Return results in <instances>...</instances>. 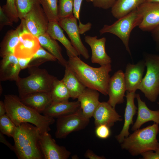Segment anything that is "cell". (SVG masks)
Returning a JSON list of instances; mask_svg holds the SVG:
<instances>
[{
  "mask_svg": "<svg viewBox=\"0 0 159 159\" xmlns=\"http://www.w3.org/2000/svg\"><path fill=\"white\" fill-rule=\"evenodd\" d=\"M4 101L6 114L16 126L27 122L37 127L42 133L51 130L50 126L55 122L54 118L41 115L23 103L19 97L13 95H5Z\"/></svg>",
  "mask_w": 159,
  "mask_h": 159,
  "instance_id": "cell-1",
  "label": "cell"
},
{
  "mask_svg": "<svg viewBox=\"0 0 159 159\" xmlns=\"http://www.w3.org/2000/svg\"><path fill=\"white\" fill-rule=\"evenodd\" d=\"M67 64L86 87L96 90L105 95H108L109 73L112 71L110 64L94 67L75 56L69 57Z\"/></svg>",
  "mask_w": 159,
  "mask_h": 159,
  "instance_id": "cell-2",
  "label": "cell"
},
{
  "mask_svg": "<svg viewBox=\"0 0 159 159\" xmlns=\"http://www.w3.org/2000/svg\"><path fill=\"white\" fill-rule=\"evenodd\" d=\"M41 134L37 127L29 123L16 126L13 138L14 152L18 159H44L39 144Z\"/></svg>",
  "mask_w": 159,
  "mask_h": 159,
  "instance_id": "cell-3",
  "label": "cell"
},
{
  "mask_svg": "<svg viewBox=\"0 0 159 159\" xmlns=\"http://www.w3.org/2000/svg\"><path fill=\"white\" fill-rule=\"evenodd\" d=\"M159 132L158 125L154 123L142 129H139L126 138L121 143L122 149L136 156L148 151H155L159 143L157 136Z\"/></svg>",
  "mask_w": 159,
  "mask_h": 159,
  "instance_id": "cell-4",
  "label": "cell"
},
{
  "mask_svg": "<svg viewBox=\"0 0 159 159\" xmlns=\"http://www.w3.org/2000/svg\"><path fill=\"white\" fill-rule=\"evenodd\" d=\"M27 68L29 75L25 78L20 77L16 82L19 98L34 93L50 92L56 77L49 74L45 69L38 67H30Z\"/></svg>",
  "mask_w": 159,
  "mask_h": 159,
  "instance_id": "cell-5",
  "label": "cell"
},
{
  "mask_svg": "<svg viewBox=\"0 0 159 159\" xmlns=\"http://www.w3.org/2000/svg\"><path fill=\"white\" fill-rule=\"evenodd\" d=\"M117 19L112 24L105 25L100 30V34L110 33L117 36L121 40L131 55L129 45L130 34L133 29L141 23L142 15L137 9Z\"/></svg>",
  "mask_w": 159,
  "mask_h": 159,
  "instance_id": "cell-6",
  "label": "cell"
},
{
  "mask_svg": "<svg viewBox=\"0 0 159 159\" xmlns=\"http://www.w3.org/2000/svg\"><path fill=\"white\" fill-rule=\"evenodd\" d=\"M145 61L146 72L138 89L148 100L154 102L159 95V55L147 54Z\"/></svg>",
  "mask_w": 159,
  "mask_h": 159,
  "instance_id": "cell-7",
  "label": "cell"
},
{
  "mask_svg": "<svg viewBox=\"0 0 159 159\" xmlns=\"http://www.w3.org/2000/svg\"><path fill=\"white\" fill-rule=\"evenodd\" d=\"M90 119L83 114L80 108L74 113L57 118L55 136L58 139L65 138L71 133L85 128Z\"/></svg>",
  "mask_w": 159,
  "mask_h": 159,
  "instance_id": "cell-8",
  "label": "cell"
},
{
  "mask_svg": "<svg viewBox=\"0 0 159 159\" xmlns=\"http://www.w3.org/2000/svg\"><path fill=\"white\" fill-rule=\"evenodd\" d=\"M21 20L23 27L37 37L46 32L49 22L40 4L33 7Z\"/></svg>",
  "mask_w": 159,
  "mask_h": 159,
  "instance_id": "cell-9",
  "label": "cell"
},
{
  "mask_svg": "<svg viewBox=\"0 0 159 159\" xmlns=\"http://www.w3.org/2000/svg\"><path fill=\"white\" fill-rule=\"evenodd\" d=\"M58 22L68 35L72 44L80 55H81L85 59H88L90 56L87 49L81 40L80 35L81 33L76 18L73 15L60 19Z\"/></svg>",
  "mask_w": 159,
  "mask_h": 159,
  "instance_id": "cell-10",
  "label": "cell"
},
{
  "mask_svg": "<svg viewBox=\"0 0 159 159\" xmlns=\"http://www.w3.org/2000/svg\"><path fill=\"white\" fill-rule=\"evenodd\" d=\"M39 144L44 159H67L71 154L65 147L57 145L48 132L41 134Z\"/></svg>",
  "mask_w": 159,
  "mask_h": 159,
  "instance_id": "cell-11",
  "label": "cell"
},
{
  "mask_svg": "<svg viewBox=\"0 0 159 159\" xmlns=\"http://www.w3.org/2000/svg\"><path fill=\"white\" fill-rule=\"evenodd\" d=\"M40 46L37 37L23 27L19 35V41L15 48L14 54L17 58L32 57Z\"/></svg>",
  "mask_w": 159,
  "mask_h": 159,
  "instance_id": "cell-12",
  "label": "cell"
},
{
  "mask_svg": "<svg viewBox=\"0 0 159 159\" xmlns=\"http://www.w3.org/2000/svg\"><path fill=\"white\" fill-rule=\"evenodd\" d=\"M126 91L124 73L119 70L110 77L108 89L109 99L107 102L115 108L117 104L123 102Z\"/></svg>",
  "mask_w": 159,
  "mask_h": 159,
  "instance_id": "cell-13",
  "label": "cell"
},
{
  "mask_svg": "<svg viewBox=\"0 0 159 159\" xmlns=\"http://www.w3.org/2000/svg\"><path fill=\"white\" fill-rule=\"evenodd\" d=\"M137 9L142 16L138 26L141 30L151 32L159 25V3L145 2Z\"/></svg>",
  "mask_w": 159,
  "mask_h": 159,
  "instance_id": "cell-14",
  "label": "cell"
},
{
  "mask_svg": "<svg viewBox=\"0 0 159 159\" xmlns=\"http://www.w3.org/2000/svg\"><path fill=\"white\" fill-rule=\"evenodd\" d=\"M85 40L91 49V59L92 63L98 64L101 66L111 64V58L106 52L105 37L97 39V36L87 35L85 37Z\"/></svg>",
  "mask_w": 159,
  "mask_h": 159,
  "instance_id": "cell-15",
  "label": "cell"
},
{
  "mask_svg": "<svg viewBox=\"0 0 159 159\" xmlns=\"http://www.w3.org/2000/svg\"><path fill=\"white\" fill-rule=\"evenodd\" d=\"M95 127L101 125H105L110 128L115 123L122 120L121 116L107 102H100L93 114Z\"/></svg>",
  "mask_w": 159,
  "mask_h": 159,
  "instance_id": "cell-16",
  "label": "cell"
},
{
  "mask_svg": "<svg viewBox=\"0 0 159 159\" xmlns=\"http://www.w3.org/2000/svg\"><path fill=\"white\" fill-rule=\"evenodd\" d=\"M145 66V60H142L136 64L128 63L124 73L126 91L135 92L140 85L143 79Z\"/></svg>",
  "mask_w": 159,
  "mask_h": 159,
  "instance_id": "cell-17",
  "label": "cell"
},
{
  "mask_svg": "<svg viewBox=\"0 0 159 159\" xmlns=\"http://www.w3.org/2000/svg\"><path fill=\"white\" fill-rule=\"evenodd\" d=\"M136 95L135 92L126 91L125 96L126 99V103L124 115V123L120 133L115 136L117 140L120 143L125 138L130 135L129 128L130 125L133 123V118L138 109L134 103Z\"/></svg>",
  "mask_w": 159,
  "mask_h": 159,
  "instance_id": "cell-18",
  "label": "cell"
},
{
  "mask_svg": "<svg viewBox=\"0 0 159 159\" xmlns=\"http://www.w3.org/2000/svg\"><path fill=\"white\" fill-rule=\"evenodd\" d=\"M0 63V80L14 81L19 78V74L21 70L17 58L11 54L2 57Z\"/></svg>",
  "mask_w": 159,
  "mask_h": 159,
  "instance_id": "cell-19",
  "label": "cell"
},
{
  "mask_svg": "<svg viewBox=\"0 0 159 159\" xmlns=\"http://www.w3.org/2000/svg\"><path fill=\"white\" fill-rule=\"evenodd\" d=\"M99 94L96 90L86 87L77 98L84 115L90 119L100 104Z\"/></svg>",
  "mask_w": 159,
  "mask_h": 159,
  "instance_id": "cell-20",
  "label": "cell"
},
{
  "mask_svg": "<svg viewBox=\"0 0 159 159\" xmlns=\"http://www.w3.org/2000/svg\"><path fill=\"white\" fill-rule=\"evenodd\" d=\"M136 98L138 104L137 117L131 130L134 131L140 129L143 124L150 121L159 125V110L150 109L145 102L141 100L139 94H136Z\"/></svg>",
  "mask_w": 159,
  "mask_h": 159,
  "instance_id": "cell-21",
  "label": "cell"
},
{
  "mask_svg": "<svg viewBox=\"0 0 159 159\" xmlns=\"http://www.w3.org/2000/svg\"><path fill=\"white\" fill-rule=\"evenodd\" d=\"M20 99L25 105L40 113H43L52 103L49 92H41L32 93Z\"/></svg>",
  "mask_w": 159,
  "mask_h": 159,
  "instance_id": "cell-22",
  "label": "cell"
},
{
  "mask_svg": "<svg viewBox=\"0 0 159 159\" xmlns=\"http://www.w3.org/2000/svg\"><path fill=\"white\" fill-rule=\"evenodd\" d=\"M80 108V103L78 100L74 102L67 101L52 102L42 113L45 115L57 118L74 113Z\"/></svg>",
  "mask_w": 159,
  "mask_h": 159,
  "instance_id": "cell-23",
  "label": "cell"
},
{
  "mask_svg": "<svg viewBox=\"0 0 159 159\" xmlns=\"http://www.w3.org/2000/svg\"><path fill=\"white\" fill-rule=\"evenodd\" d=\"M46 32L51 37L58 40L64 46L69 57L80 55L71 42L65 36L58 21H49Z\"/></svg>",
  "mask_w": 159,
  "mask_h": 159,
  "instance_id": "cell-24",
  "label": "cell"
},
{
  "mask_svg": "<svg viewBox=\"0 0 159 159\" xmlns=\"http://www.w3.org/2000/svg\"><path fill=\"white\" fill-rule=\"evenodd\" d=\"M65 67V73L62 80L68 90L70 97L77 99L86 87L67 64Z\"/></svg>",
  "mask_w": 159,
  "mask_h": 159,
  "instance_id": "cell-25",
  "label": "cell"
},
{
  "mask_svg": "<svg viewBox=\"0 0 159 159\" xmlns=\"http://www.w3.org/2000/svg\"><path fill=\"white\" fill-rule=\"evenodd\" d=\"M23 29L22 23L14 30L9 31L0 44V55L1 57L14 54L15 48L18 43L20 34Z\"/></svg>",
  "mask_w": 159,
  "mask_h": 159,
  "instance_id": "cell-26",
  "label": "cell"
},
{
  "mask_svg": "<svg viewBox=\"0 0 159 159\" xmlns=\"http://www.w3.org/2000/svg\"><path fill=\"white\" fill-rule=\"evenodd\" d=\"M146 0H117L111 8L112 16L117 19L137 9Z\"/></svg>",
  "mask_w": 159,
  "mask_h": 159,
  "instance_id": "cell-27",
  "label": "cell"
},
{
  "mask_svg": "<svg viewBox=\"0 0 159 159\" xmlns=\"http://www.w3.org/2000/svg\"><path fill=\"white\" fill-rule=\"evenodd\" d=\"M37 37L41 46L54 56L59 63L65 67L67 64V61L63 57L61 48L56 40L47 32Z\"/></svg>",
  "mask_w": 159,
  "mask_h": 159,
  "instance_id": "cell-28",
  "label": "cell"
},
{
  "mask_svg": "<svg viewBox=\"0 0 159 159\" xmlns=\"http://www.w3.org/2000/svg\"><path fill=\"white\" fill-rule=\"evenodd\" d=\"M50 93L52 102L69 101L70 97L68 90L62 80L56 77L53 81Z\"/></svg>",
  "mask_w": 159,
  "mask_h": 159,
  "instance_id": "cell-29",
  "label": "cell"
},
{
  "mask_svg": "<svg viewBox=\"0 0 159 159\" xmlns=\"http://www.w3.org/2000/svg\"><path fill=\"white\" fill-rule=\"evenodd\" d=\"M41 5L49 21H58V0H40Z\"/></svg>",
  "mask_w": 159,
  "mask_h": 159,
  "instance_id": "cell-30",
  "label": "cell"
},
{
  "mask_svg": "<svg viewBox=\"0 0 159 159\" xmlns=\"http://www.w3.org/2000/svg\"><path fill=\"white\" fill-rule=\"evenodd\" d=\"M57 59L50 52L44 49L41 46L39 49L32 57L28 67L38 66L44 62L48 61H55Z\"/></svg>",
  "mask_w": 159,
  "mask_h": 159,
  "instance_id": "cell-31",
  "label": "cell"
},
{
  "mask_svg": "<svg viewBox=\"0 0 159 159\" xmlns=\"http://www.w3.org/2000/svg\"><path fill=\"white\" fill-rule=\"evenodd\" d=\"M16 2L18 16L21 20L34 6L40 4V0H16Z\"/></svg>",
  "mask_w": 159,
  "mask_h": 159,
  "instance_id": "cell-32",
  "label": "cell"
},
{
  "mask_svg": "<svg viewBox=\"0 0 159 159\" xmlns=\"http://www.w3.org/2000/svg\"><path fill=\"white\" fill-rule=\"evenodd\" d=\"M16 126L6 114L0 117V132L9 137H13Z\"/></svg>",
  "mask_w": 159,
  "mask_h": 159,
  "instance_id": "cell-33",
  "label": "cell"
},
{
  "mask_svg": "<svg viewBox=\"0 0 159 159\" xmlns=\"http://www.w3.org/2000/svg\"><path fill=\"white\" fill-rule=\"evenodd\" d=\"M73 0H58V13L59 19L73 15Z\"/></svg>",
  "mask_w": 159,
  "mask_h": 159,
  "instance_id": "cell-34",
  "label": "cell"
},
{
  "mask_svg": "<svg viewBox=\"0 0 159 159\" xmlns=\"http://www.w3.org/2000/svg\"><path fill=\"white\" fill-rule=\"evenodd\" d=\"M4 12L13 22L17 23L19 19L16 0H6V4L2 7Z\"/></svg>",
  "mask_w": 159,
  "mask_h": 159,
  "instance_id": "cell-35",
  "label": "cell"
},
{
  "mask_svg": "<svg viewBox=\"0 0 159 159\" xmlns=\"http://www.w3.org/2000/svg\"><path fill=\"white\" fill-rule=\"evenodd\" d=\"M83 0H73V14L79 22V26L81 34H82L89 30L91 24L90 23L84 24L81 23L80 19V14L82 2Z\"/></svg>",
  "mask_w": 159,
  "mask_h": 159,
  "instance_id": "cell-36",
  "label": "cell"
},
{
  "mask_svg": "<svg viewBox=\"0 0 159 159\" xmlns=\"http://www.w3.org/2000/svg\"><path fill=\"white\" fill-rule=\"evenodd\" d=\"M96 136L101 139H106L110 135V127L105 125H101L96 127Z\"/></svg>",
  "mask_w": 159,
  "mask_h": 159,
  "instance_id": "cell-37",
  "label": "cell"
},
{
  "mask_svg": "<svg viewBox=\"0 0 159 159\" xmlns=\"http://www.w3.org/2000/svg\"><path fill=\"white\" fill-rule=\"evenodd\" d=\"M117 0H93V6L96 7L107 9L111 8Z\"/></svg>",
  "mask_w": 159,
  "mask_h": 159,
  "instance_id": "cell-38",
  "label": "cell"
},
{
  "mask_svg": "<svg viewBox=\"0 0 159 159\" xmlns=\"http://www.w3.org/2000/svg\"><path fill=\"white\" fill-rule=\"evenodd\" d=\"M13 22L3 11L2 7L0 6V29L1 30L5 26H12Z\"/></svg>",
  "mask_w": 159,
  "mask_h": 159,
  "instance_id": "cell-39",
  "label": "cell"
},
{
  "mask_svg": "<svg viewBox=\"0 0 159 159\" xmlns=\"http://www.w3.org/2000/svg\"><path fill=\"white\" fill-rule=\"evenodd\" d=\"M153 152V151H148L141 154L143 159H159V145L158 148Z\"/></svg>",
  "mask_w": 159,
  "mask_h": 159,
  "instance_id": "cell-40",
  "label": "cell"
},
{
  "mask_svg": "<svg viewBox=\"0 0 159 159\" xmlns=\"http://www.w3.org/2000/svg\"><path fill=\"white\" fill-rule=\"evenodd\" d=\"M32 57L28 58H17L21 69L27 68L31 62Z\"/></svg>",
  "mask_w": 159,
  "mask_h": 159,
  "instance_id": "cell-41",
  "label": "cell"
},
{
  "mask_svg": "<svg viewBox=\"0 0 159 159\" xmlns=\"http://www.w3.org/2000/svg\"><path fill=\"white\" fill-rule=\"evenodd\" d=\"M85 156L86 158L90 159H105V158L103 156H100L95 154L91 150L88 149L85 154Z\"/></svg>",
  "mask_w": 159,
  "mask_h": 159,
  "instance_id": "cell-42",
  "label": "cell"
},
{
  "mask_svg": "<svg viewBox=\"0 0 159 159\" xmlns=\"http://www.w3.org/2000/svg\"><path fill=\"white\" fill-rule=\"evenodd\" d=\"M151 33L153 39L159 47V25L154 28Z\"/></svg>",
  "mask_w": 159,
  "mask_h": 159,
  "instance_id": "cell-43",
  "label": "cell"
},
{
  "mask_svg": "<svg viewBox=\"0 0 159 159\" xmlns=\"http://www.w3.org/2000/svg\"><path fill=\"white\" fill-rule=\"evenodd\" d=\"M4 134L0 132V142L3 143L8 147L11 150L14 151V147L7 140H6Z\"/></svg>",
  "mask_w": 159,
  "mask_h": 159,
  "instance_id": "cell-44",
  "label": "cell"
},
{
  "mask_svg": "<svg viewBox=\"0 0 159 159\" xmlns=\"http://www.w3.org/2000/svg\"><path fill=\"white\" fill-rule=\"evenodd\" d=\"M6 109L4 102L2 100L0 101V117L6 114Z\"/></svg>",
  "mask_w": 159,
  "mask_h": 159,
  "instance_id": "cell-45",
  "label": "cell"
},
{
  "mask_svg": "<svg viewBox=\"0 0 159 159\" xmlns=\"http://www.w3.org/2000/svg\"><path fill=\"white\" fill-rule=\"evenodd\" d=\"M145 2H153L159 3V0H146Z\"/></svg>",
  "mask_w": 159,
  "mask_h": 159,
  "instance_id": "cell-46",
  "label": "cell"
},
{
  "mask_svg": "<svg viewBox=\"0 0 159 159\" xmlns=\"http://www.w3.org/2000/svg\"><path fill=\"white\" fill-rule=\"evenodd\" d=\"M86 0L87 1H91L92 2L93 0Z\"/></svg>",
  "mask_w": 159,
  "mask_h": 159,
  "instance_id": "cell-47",
  "label": "cell"
},
{
  "mask_svg": "<svg viewBox=\"0 0 159 159\" xmlns=\"http://www.w3.org/2000/svg\"><path fill=\"white\" fill-rule=\"evenodd\" d=\"M157 103L159 105V102H158ZM158 140H159V139Z\"/></svg>",
  "mask_w": 159,
  "mask_h": 159,
  "instance_id": "cell-48",
  "label": "cell"
}]
</instances>
